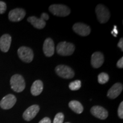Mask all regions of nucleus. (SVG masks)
<instances>
[{
  "label": "nucleus",
  "mask_w": 123,
  "mask_h": 123,
  "mask_svg": "<svg viewBox=\"0 0 123 123\" xmlns=\"http://www.w3.org/2000/svg\"><path fill=\"white\" fill-rule=\"evenodd\" d=\"M10 86L14 91L21 92L25 88V81L22 75L19 74L14 75L10 79Z\"/></svg>",
  "instance_id": "obj_1"
},
{
  "label": "nucleus",
  "mask_w": 123,
  "mask_h": 123,
  "mask_svg": "<svg viewBox=\"0 0 123 123\" xmlns=\"http://www.w3.org/2000/svg\"><path fill=\"white\" fill-rule=\"evenodd\" d=\"M75 49L74 44L66 42L59 43L56 48L57 53L62 56H69L72 55L74 52Z\"/></svg>",
  "instance_id": "obj_2"
},
{
  "label": "nucleus",
  "mask_w": 123,
  "mask_h": 123,
  "mask_svg": "<svg viewBox=\"0 0 123 123\" xmlns=\"http://www.w3.org/2000/svg\"><path fill=\"white\" fill-rule=\"evenodd\" d=\"M97 18L101 24H105L109 21L110 18V12L107 7L102 4L97 5L95 9Z\"/></svg>",
  "instance_id": "obj_3"
},
{
  "label": "nucleus",
  "mask_w": 123,
  "mask_h": 123,
  "mask_svg": "<svg viewBox=\"0 0 123 123\" xmlns=\"http://www.w3.org/2000/svg\"><path fill=\"white\" fill-rule=\"evenodd\" d=\"M49 9L53 14L58 17H66L71 13L70 9L64 5H52L49 7Z\"/></svg>",
  "instance_id": "obj_4"
},
{
  "label": "nucleus",
  "mask_w": 123,
  "mask_h": 123,
  "mask_svg": "<svg viewBox=\"0 0 123 123\" xmlns=\"http://www.w3.org/2000/svg\"><path fill=\"white\" fill-rule=\"evenodd\" d=\"M18 55L20 59L26 63H30L34 58V53L32 49L25 46H22L18 49Z\"/></svg>",
  "instance_id": "obj_5"
},
{
  "label": "nucleus",
  "mask_w": 123,
  "mask_h": 123,
  "mask_svg": "<svg viewBox=\"0 0 123 123\" xmlns=\"http://www.w3.org/2000/svg\"><path fill=\"white\" fill-rule=\"evenodd\" d=\"M55 72L58 76L64 79H71L74 78L75 73L71 67L65 65H59L55 68Z\"/></svg>",
  "instance_id": "obj_6"
},
{
  "label": "nucleus",
  "mask_w": 123,
  "mask_h": 123,
  "mask_svg": "<svg viewBox=\"0 0 123 123\" xmlns=\"http://www.w3.org/2000/svg\"><path fill=\"white\" fill-rule=\"evenodd\" d=\"M26 15V12L24 9L16 8L9 12V19L12 22H19L24 19Z\"/></svg>",
  "instance_id": "obj_7"
},
{
  "label": "nucleus",
  "mask_w": 123,
  "mask_h": 123,
  "mask_svg": "<svg viewBox=\"0 0 123 123\" xmlns=\"http://www.w3.org/2000/svg\"><path fill=\"white\" fill-rule=\"evenodd\" d=\"M16 101L17 99L14 95L12 94L7 95L0 101V107L4 110H9L15 105Z\"/></svg>",
  "instance_id": "obj_8"
},
{
  "label": "nucleus",
  "mask_w": 123,
  "mask_h": 123,
  "mask_svg": "<svg viewBox=\"0 0 123 123\" xmlns=\"http://www.w3.org/2000/svg\"><path fill=\"white\" fill-rule=\"evenodd\" d=\"M73 29L75 33L81 36H88L91 33L90 26L83 23H76L74 24Z\"/></svg>",
  "instance_id": "obj_9"
},
{
  "label": "nucleus",
  "mask_w": 123,
  "mask_h": 123,
  "mask_svg": "<svg viewBox=\"0 0 123 123\" xmlns=\"http://www.w3.org/2000/svg\"><path fill=\"white\" fill-rule=\"evenodd\" d=\"M43 51L44 55L47 57H51L54 55L55 51V45L51 38H48L44 41L43 46Z\"/></svg>",
  "instance_id": "obj_10"
},
{
  "label": "nucleus",
  "mask_w": 123,
  "mask_h": 123,
  "mask_svg": "<svg viewBox=\"0 0 123 123\" xmlns=\"http://www.w3.org/2000/svg\"><path fill=\"white\" fill-rule=\"evenodd\" d=\"M91 112L93 116L101 120H105L108 116L107 111L101 106H93L91 109Z\"/></svg>",
  "instance_id": "obj_11"
},
{
  "label": "nucleus",
  "mask_w": 123,
  "mask_h": 123,
  "mask_svg": "<svg viewBox=\"0 0 123 123\" xmlns=\"http://www.w3.org/2000/svg\"><path fill=\"white\" fill-rule=\"evenodd\" d=\"M39 107L38 105H33L29 107L23 114V117L26 121H29L33 119L39 111Z\"/></svg>",
  "instance_id": "obj_12"
},
{
  "label": "nucleus",
  "mask_w": 123,
  "mask_h": 123,
  "mask_svg": "<svg viewBox=\"0 0 123 123\" xmlns=\"http://www.w3.org/2000/svg\"><path fill=\"white\" fill-rule=\"evenodd\" d=\"M123 86L122 84L120 83H115L108 90L107 92V96L111 99H116L117 97L120 95L121 92L123 91Z\"/></svg>",
  "instance_id": "obj_13"
},
{
  "label": "nucleus",
  "mask_w": 123,
  "mask_h": 123,
  "mask_svg": "<svg viewBox=\"0 0 123 123\" xmlns=\"http://www.w3.org/2000/svg\"><path fill=\"white\" fill-rule=\"evenodd\" d=\"M12 37L9 34H4L0 38V49L4 53H7L10 49Z\"/></svg>",
  "instance_id": "obj_14"
},
{
  "label": "nucleus",
  "mask_w": 123,
  "mask_h": 123,
  "mask_svg": "<svg viewBox=\"0 0 123 123\" xmlns=\"http://www.w3.org/2000/svg\"><path fill=\"white\" fill-rule=\"evenodd\" d=\"M104 61V55L100 52H95L91 56V64L93 68H98L103 65Z\"/></svg>",
  "instance_id": "obj_15"
},
{
  "label": "nucleus",
  "mask_w": 123,
  "mask_h": 123,
  "mask_svg": "<svg viewBox=\"0 0 123 123\" xmlns=\"http://www.w3.org/2000/svg\"><path fill=\"white\" fill-rule=\"evenodd\" d=\"M27 21L31 23L35 28L37 29H43L46 26V21H44L42 18H38L35 16L30 17L27 18Z\"/></svg>",
  "instance_id": "obj_16"
},
{
  "label": "nucleus",
  "mask_w": 123,
  "mask_h": 123,
  "mask_svg": "<svg viewBox=\"0 0 123 123\" xmlns=\"http://www.w3.org/2000/svg\"><path fill=\"white\" fill-rule=\"evenodd\" d=\"M43 90V84L41 80H35L31 87V93L34 96H38L42 93Z\"/></svg>",
  "instance_id": "obj_17"
},
{
  "label": "nucleus",
  "mask_w": 123,
  "mask_h": 123,
  "mask_svg": "<svg viewBox=\"0 0 123 123\" xmlns=\"http://www.w3.org/2000/svg\"><path fill=\"white\" fill-rule=\"evenodd\" d=\"M69 107L75 113L80 114L83 111V107L79 101L76 100L71 101L69 103Z\"/></svg>",
  "instance_id": "obj_18"
},
{
  "label": "nucleus",
  "mask_w": 123,
  "mask_h": 123,
  "mask_svg": "<svg viewBox=\"0 0 123 123\" xmlns=\"http://www.w3.org/2000/svg\"><path fill=\"white\" fill-rule=\"evenodd\" d=\"M98 82L101 84H105L109 80V76L107 73H101L98 75Z\"/></svg>",
  "instance_id": "obj_19"
},
{
  "label": "nucleus",
  "mask_w": 123,
  "mask_h": 123,
  "mask_svg": "<svg viewBox=\"0 0 123 123\" xmlns=\"http://www.w3.org/2000/svg\"><path fill=\"white\" fill-rule=\"evenodd\" d=\"M81 87V81L79 80H76L70 83L69 84V88L72 91H76L79 90Z\"/></svg>",
  "instance_id": "obj_20"
},
{
  "label": "nucleus",
  "mask_w": 123,
  "mask_h": 123,
  "mask_svg": "<svg viewBox=\"0 0 123 123\" xmlns=\"http://www.w3.org/2000/svg\"><path fill=\"white\" fill-rule=\"evenodd\" d=\"M64 115L62 113H58L55 115L53 123H63L64 121Z\"/></svg>",
  "instance_id": "obj_21"
},
{
  "label": "nucleus",
  "mask_w": 123,
  "mask_h": 123,
  "mask_svg": "<svg viewBox=\"0 0 123 123\" xmlns=\"http://www.w3.org/2000/svg\"><path fill=\"white\" fill-rule=\"evenodd\" d=\"M6 4L3 1H0V14H4L6 10Z\"/></svg>",
  "instance_id": "obj_22"
},
{
  "label": "nucleus",
  "mask_w": 123,
  "mask_h": 123,
  "mask_svg": "<svg viewBox=\"0 0 123 123\" xmlns=\"http://www.w3.org/2000/svg\"><path fill=\"white\" fill-rule=\"evenodd\" d=\"M118 113V116L120 119H123V102L121 101V103L120 104L119 108H118L117 111Z\"/></svg>",
  "instance_id": "obj_23"
},
{
  "label": "nucleus",
  "mask_w": 123,
  "mask_h": 123,
  "mask_svg": "<svg viewBox=\"0 0 123 123\" xmlns=\"http://www.w3.org/2000/svg\"><path fill=\"white\" fill-rule=\"evenodd\" d=\"M117 67L118 68H123V58L121 57L119 61H118L117 63L116 64Z\"/></svg>",
  "instance_id": "obj_24"
},
{
  "label": "nucleus",
  "mask_w": 123,
  "mask_h": 123,
  "mask_svg": "<svg viewBox=\"0 0 123 123\" xmlns=\"http://www.w3.org/2000/svg\"><path fill=\"white\" fill-rule=\"evenodd\" d=\"M39 123H51V121L50 118L49 117H44L41 121H39Z\"/></svg>",
  "instance_id": "obj_25"
},
{
  "label": "nucleus",
  "mask_w": 123,
  "mask_h": 123,
  "mask_svg": "<svg viewBox=\"0 0 123 123\" xmlns=\"http://www.w3.org/2000/svg\"><path fill=\"white\" fill-rule=\"evenodd\" d=\"M111 34L115 37H117V35L118 34V31L117 30V26L116 25L114 26L113 30L111 31Z\"/></svg>",
  "instance_id": "obj_26"
},
{
  "label": "nucleus",
  "mask_w": 123,
  "mask_h": 123,
  "mask_svg": "<svg viewBox=\"0 0 123 123\" xmlns=\"http://www.w3.org/2000/svg\"><path fill=\"white\" fill-rule=\"evenodd\" d=\"M117 46L119 47L120 49H121V51H123V38H121L120 39L119 43L117 44Z\"/></svg>",
  "instance_id": "obj_27"
},
{
  "label": "nucleus",
  "mask_w": 123,
  "mask_h": 123,
  "mask_svg": "<svg viewBox=\"0 0 123 123\" xmlns=\"http://www.w3.org/2000/svg\"><path fill=\"white\" fill-rule=\"evenodd\" d=\"M41 17L42 18V19L44 20V21H47V20H48L49 19V15L47 14H46V13H42V15H41Z\"/></svg>",
  "instance_id": "obj_28"
},
{
  "label": "nucleus",
  "mask_w": 123,
  "mask_h": 123,
  "mask_svg": "<svg viewBox=\"0 0 123 123\" xmlns=\"http://www.w3.org/2000/svg\"></svg>",
  "instance_id": "obj_29"
}]
</instances>
